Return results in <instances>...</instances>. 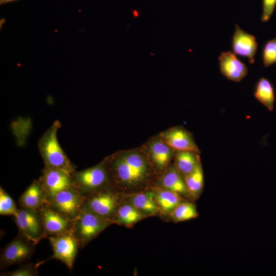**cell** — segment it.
I'll use <instances>...</instances> for the list:
<instances>
[{
	"label": "cell",
	"mask_w": 276,
	"mask_h": 276,
	"mask_svg": "<svg viewBox=\"0 0 276 276\" xmlns=\"http://www.w3.org/2000/svg\"><path fill=\"white\" fill-rule=\"evenodd\" d=\"M105 162L109 178L117 185L136 187L145 181L149 175L146 159L136 151L118 153Z\"/></svg>",
	"instance_id": "obj_1"
},
{
	"label": "cell",
	"mask_w": 276,
	"mask_h": 276,
	"mask_svg": "<svg viewBox=\"0 0 276 276\" xmlns=\"http://www.w3.org/2000/svg\"><path fill=\"white\" fill-rule=\"evenodd\" d=\"M61 126L59 121H54L44 132L38 143L39 152L44 167L57 169L72 174L76 171L58 141L57 132Z\"/></svg>",
	"instance_id": "obj_2"
},
{
	"label": "cell",
	"mask_w": 276,
	"mask_h": 276,
	"mask_svg": "<svg viewBox=\"0 0 276 276\" xmlns=\"http://www.w3.org/2000/svg\"><path fill=\"white\" fill-rule=\"evenodd\" d=\"M112 223L84 207L74 220L72 233L82 248Z\"/></svg>",
	"instance_id": "obj_3"
},
{
	"label": "cell",
	"mask_w": 276,
	"mask_h": 276,
	"mask_svg": "<svg viewBox=\"0 0 276 276\" xmlns=\"http://www.w3.org/2000/svg\"><path fill=\"white\" fill-rule=\"evenodd\" d=\"M74 187L84 197L109 185V172L105 162L72 174Z\"/></svg>",
	"instance_id": "obj_4"
},
{
	"label": "cell",
	"mask_w": 276,
	"mask_h": 276,
	"mask_svg": "<svg viewBox=\"0 0 276 276\" xmlns=\"http://www.w3.org/2000/svg\"><path fill=\"white\" fill-rule=\"evenodd\" d=\"M19 234L37 244L46 238L39 210L21 207L13 216Z\"/></svg>",
	"instance_id": "obj_5"
},
{
	"label": "cell",
	"mask_w": 276,
	"mask_h": 276,
	"mask_svg": "<svg viewBox=\"0 0 276 276\" xmlns=\"http://www.w3.org/2000/svg\"><path fill=\"white\" fill-rule=\"evenodd\" d=\"M119 205L118 194L109 186L84 197V207L112 221Z\"/></svg>",
	"instance_id": "obj_6"
},
{
	"label": "cell",
	"mask_w": 276,
	"mask_h": 276,
	"mask_svg": "<svg viewBox=\"0 0 276 276\" xmlns=\"http://www.w3.org/2000/svg\"><path fill=\"white\" fill-rule=\"evenodd\" d=\"M36 244L19 234L3 248L0 256L1 269L22 264L30 259Z\"/></svg>",
	"instance_id": "obj_7"
},
{
	"label": "cell",
	"mask_w": 276,
	"mask_h": 276,
	"mask_svg": "<svg viewBox=\"0 0 276 276\" xmlns=\"http://www.w3.org/2000/svg\"><path fill=\"white\" fill-rule=\"evenodd\" d=\"M47 202L74 221L84 208V197L72 187L57 193Z\"/></svg>",
	"instance_id": "obj_8"
},
{
	"label": "cell",
	"mask_w": 276,
	"mask_h": 276,
	"mask_svg": "<svg viewBox=\"0 0 276 276\" xmlns=\"http://www.w3.org/2000/svg\"><path fill=\"white\" fill-rule=\"evenodd\" d=\"M53 254L50 259H55L64 263L72 270L80 248L79 244L72 232L49 238Z\"/></svg>",
	"instance_id": "obj_9"
},
{
	"label": "cell",
	"mask_w": 276,
	"mask_h": 276,
	"mask_svg": "<svg viewBox=\"0 0 276 276\" xmlns=\"http://www.w3.org/2000/svg\"><path fill=\"white\" fill-rule=\"evenodd\" d=\"M46 238L72 232L74 221L47 201L39 209Z\"/></svg>",
	"instance_id": "obj_10"
},
{
	"label": "cell",
	"mask_w": 276,
	"mask_h": 276,
	"mask_svg": "<svg viewBox=\"0 0 276 276\" xmlns=\"http://www.w3.org/2000/svg\"><path fill=\"white\" fill-rule=\"evenodd\" d=\"M39 179L45 190L47 201L59 192L74 187L72 175L57 169L44 167Z\"/></svg>",
	"instance_id": "obj_11"
},
{
	"label": "cell",
	"mask_w": 276,
	"mask_h": 276,
	"mask_svg": "<svg viewBox=\"0 0 276 276\" xmlns=\"http://www.w3.org/2000/svg\"><path fill=\"white\" fill-rule=\"evenodd\" d=\"M231 45L235 55L247 58L250 64L255 63L258 46L256 38L254 35L243 30L237 24L235 25Z\"/></svg>",
	"instance_id": "obj_12"
},
{
	"label": "cell",
	"mask_w": 276,
	"mask_h": 276,
	"mask_svg": "<svg viewBox=\"0 0 276 276\" xmlns=\"http://www.w3.org/2000/svg\"><path fill=\"white\" fill-rule=\"evenodd\" d=\"M218 59L221 74L229 80L239 82L248 73L246 65L230 51L222 52Z\"/></svg>",
	"instance_id": "obj_13"
},
{
	"label": "cell",
	"mask_w": 276,
	"mask_h": 276,
	"mask_svg": "<svg viewBox=\"0 0 276 276\" xmlns=\"http://www.w3.org/2000/svg\"><path fill=\"white\" fill-rule=\"evenodd\" d=\"M160 135L163 141L172 149L178 151L199 152V149L191 135L181 128H173Z\"/></svg>",
	"instance_id": "obj_14"
},
{
	"label": "cell",
	"mask_w": 276,
	"mask_h": 276,
	"mask_svg": "<svg viewBox=\"0 0 276 276\" xmlns=\"http://www.w3.org/2000/svg\"><path fill=\"white\" fill-rule=\"evenodd\" d=\"M47 201L46 194L40 179L34 180L18 199L21 207L39 210Z\"/></svg>",
	"instance_id": "obj_15"
},
{
	"label": "cell",
	"mask_w": 276,
	"mask_h": 276,
	"mask_svg": "<svg viewBox=\"0 0 276 276\" xmlns=\"http://www.w3.org/2000/svg\"><path fill=\"white\" fill-rule=\"evenodd\" d=\"M127 201L145 217L155 215L160 211L153 192L146 191L131 194L128 197Z\"/></svg>",
	"instance_id": "obj_16"
},
{
	"label": "cell",
	"mask_w": 276,
	"mask_h": 276,
	"mask_svg": "<svg viewBox=\"0 0 276 276\" xmlns=\"http://www.w3.org/2000/svg\"><path fill=\"white\" fill-rule=\"evenodd\" d=\"M148 151L151 160L159 170L168 166L173 155L172 148L163 141H152L148 146Z\"/></svg>",
	"instance_id": "obj_17"
},
{
	"label": "cell",
	"mask_w": 276,
	"mask_h": 276,
	"mask_svg": "<svg viewBox=\"0 0 276 276\" xmlns=\"http://www.w3.org/2000/svg\"><path fill=\"white\" fill-rule=\"evenodd\" d=\"M162 188L176 192L180 195H188L184 176L176 169L171 167L160 180Z\"/></svg>",
	"instance_id": "obj_18"
},
{
	"label": "cell",
	"mask_w": 276,
	"mask_h": 276,
	"mask_svg": "<svg viewBox=\"0 0 276 276\" xmlns=\"http://www.w3.org/2000/svg\"><path fill=\"white\" fill-rule=\"evenodd\" d=\"M153 192L159 211L165 214H171L182 200L178 193L162 188Z\"/></svg>",
	"instance_id": "obj_19"
},
{
	"label": "cell",
	"mask_w": 276,
	"mask_h": 276,
	"mask_svg": "<svg viewBox=\"0 0 276 276\" xmlns=\"http://www.w3.org/2000/svg\"><path fill=\"white\" fill-rule=\"evenodd\" d=\"M145 216L129 203L119 205L113 217V223L124 225H133Z\"/></svg>",
	"instance_id": "obj_20"
},
{
	"label": "cell",
	"mask_w": 276,
	"mask_h": 276,
	"mask_svg": "<svg viewBox=\"0 0 276 276\" xmlns=\"http://www.w3.org/2000/svg\"><path fill=\"white\" fill-rule=\"evenodd\" d=\"M254 96L269 111H272L274 104V91L271 82L266 78H260L256 83Z\"/></svg>",
	"instance_id": "obj_21"
},
{
	"label": "cell",
	"mask_w": 276,
	"mask_h": 276,
	"mask_svg": "<svg viewBox=\"0 0 276 276\" xmlns=\"http://www.w3.org/2000/svg\"><path fill=\"white\" fill-rule=\"evenodd\" d=\"M188 195L196 198L201 193L204 186V176L202 166L199 163L195 169L184 176Z\"/></svg>",
	"instance_id": "obj_22"
},
{
	"label": "cell",
	"mask_w": 276,
	"mask_h": 276,
	"mask_svg": "<svg viewBox=\"0 0 276 276\" xmlns=\"http://www.w3.org/2000/svg\"><path fill=\"white\" fill-rule=\"evenodd\" d=\"M195 152L179 151L175 156V167L183 175L192 172L200 163Z\"/></svg>",
	"instance_id": "obj_23"
},
{
	"label": "cell",
	"mask_w": 276,
	"mask_h": 276,
	"mask_svg": "<svg viewBox=\"0 0 276 276\" xmlns=\"http://www.w3.org/2000/svg\"><path fill=\"white\" fill-rule=\"evenodd\" d=\"M176 222H181L195 218L198 216L196 206L189 202H181L170 214Z\"/></svg>",
	"instance_id": "obj_24"
},
{
	"label": "cell",
	"mask_w": 276,
	"mask_h": 276,
	"mask_svg": "<svg viewBox=\"0 0 276 276\" xmlns=\"http://www.w3.org/2000/svg\"><path fill=\"white\" fill-rule=\"evenodd\" d=\"M18 208L11 197L1 187L0 188V214L14 216Z\"/></svg>",
	"instance_id": "obj_25"
},
{
	"label": "cell",
	"mask_w": 276,
	"mask_h": 276,
	"mask_svg": "<svg viewBox=\"0 0 276 276\" xmlns=\"http://www.w3.org/2000/svg\"><path fill=\"white\" fill-rule=\"evenodd\" d=\"M262 57L265 67L276 63V37L265 43L263 47Z\"/></svg>",
	"instance_id": "obj_26"
},
{
	"label": "cell",
	"mask_w": 276,
	"mask_h": 276,
	"mask_svg": "<svg viewBox=\"0 0 276 276\" xmlns=\"http://www.w3.org/2000/svg\"><path fill=\"white\" fill-rule=\"evenodd\" d=\"M26 264L18 268L11 271H4L1 273V276H36L38 275V267L40 264Z\"/></svg>",
	"instance_id": "obj_27"
},
{
	"label": "cell",
	"mask_w": 276,
	"mask_h": 276,
	"mask_svg": "<svg viewBox=\"0 0 276 276\" xmlns=\"http://www.w3.org/2000/svg\"><path fill=\"white\" fill-rule=\"evenodd\" d=\"M262 13L261 20L267 22L273 14L276 7V0H262Z\"/></svg>",
	"instance_id": "obj_28"
},
{
	"label": "cell",
	"mask_w": 276,
	"mask_h": 276,
	"mask_svg": "<svg viewBox=\"0 0 276 276\" xmlns=\"http://www.w3.org/2000/svg\"><path fill=\"white\" fill-rule=\"evenodd\" d=\"M16 1H18V0H0V4L2 5V4H6V3Z\"/></svg>",
	"instance_id": "obj_29"
},
{
	"label": "cell",
	"mask_w": 276,
	"mask_h": 276,
	"mask_svg": "<svg viewBox=\"0 0 276 276\" xmlns=\"http://www.w3.org/2000/svg\"><path fill=\"white\" fill-rule=\"evenodd\" d=\"M133 14H134V16H136H136H138V13H137V12L136 11H135V10H134V11H133Z\"/></svg>",
	"instance_id": "obj_30"
}]
</instances>
